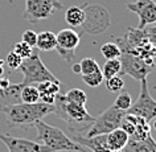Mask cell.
I'll use <instances>...</instances> for the list:
<instances>
[{
	"mask_svg": "<svg viewBox=\"0 0 156 152\" xmlns=\"http://www.w3.org/2000/svg\"><path fill=\"white\" fill-rule=\"evenodd\" d=\"M53 107V112L60 119L64 120L65 126L72 131L73 135L85 136L94 122V116L89 114L85 104L70 103L65 99V95L61 93L56 95Z\"/></svg>",
	"mask_w": 156,
	"mask_h": 152,
	"instance_id": "1",
	"label": "cell"
},
{
	"mask_svg": "<svg viewBox=\"0 0 156 152\" xmlns=\"http://www.w3.org/2000/svg\"><path fill=\"white\" fill-rule=\"evenodd\" d=\"M54 110L53 104L36 102V103H15L7 106L2 112L5 114V120L8 127L24 128L33 126L34 122L41 120L46 115L52 114Z\"/></svg>",
	"mask_w": 156,
	"mask_h": 152,
	"instance_id": "2",
	"label": "cell"
},
{
	"mask_svg": "<svg viewBox=\"0 0 156 152\" xmlns=\"http://www.w3.org/2000/svg\"><path fill=\"white\" fill-rule=\"evenodd\" d=\"M37 130V139L41 144L48 147L52 152L56 151H80L86 152V148L82 147L81 144L76 143L73 139H70L68 135L58 127H53L50 124L45 123L44 120H37L33 124Z\"/></svg>",
	"mask_w": 156,
	"mask_h": 152,
	"instance_id": "3",
	"label": "cell"
},
{
	"mask_svg": "<svg viewBox=\"0 0 156 152\" xmlns=\"http://www.w3.org/2000/svg\"><path fill=\"white\" fill-rule=\"evenodd\" d=\"M116 44L120 48V74H126V76H131L136 81H142L147 78V76L152 72L155 68L154 65H148L146 61L142 60L135 50L131 48L126 42L123 37L116 38Z\"/></svg>",
	"mask_w": 156,
	"mask_h": 152,
	"instance_id": "4",
	"label": "cell"
},
{
	"mask_svg": "<svg viewBox=\"0 0 156 152\" xmlns=\"http://www.w3.org/2000/svg\"><path fill=\"white\" fill-rule=\"evenodd\" d=\"M111 24L108 11L103 5L85 3V21L78 27L76 32L81 36L83 34H99L103 33Z\"/></svg>",
	"mask_w": 156,
	"mask_h": 152,
	"instance_id": "5",
	"label": "cell"
},
{
	"mask_svg": "<svg viewBox=\"0 0 156 152\" xmlns=\"http://www.w3.org/2000/svg\"><path fill=\"white\" fill-rule=\"evenodd\" d=\"M19 69H20V72L23 73V76H24V80H23V82L20 83L21 86L40 83V82H44V81H53V82L60 83V81H58L52 74V72L44 65V62L41 61L38 53L34 52V50L28 58L23 60Z\"/></svg>",
	"mask_w": 156,
	"mask_h": 152,
	"instance_id": "6",
	"label": "cell"
},
{
	"mask_svg": "<svg viewBox=\"0 0 156 152\" xmlns=\"http://www.w3.org/2000/svg\"><path fill=\"white\" fill-rule=\"evenodd\" d=\"M126 115V111H122L116 108L114 104L102 111L101 114L94 118L90 130L86 132L85 136H95V135H106L108 132L116 130L120 127L123 116Z\"/></svg>",
	"mask_w": 156,
	"mask_h": 152,
	"instance_id": "7",
	"label": "cell"
},
{
	"mask_svg": "<svg viewBox=\"0 0 156 152\" xmlns=\"http://www.w3.org/2000/svg\"><path fill=\"white\" fill-rule=\"evenodd\" d=\"M64 8L60 0H25V11L23 17L28 23L36 24L41 20H46Z\"/></svg>",
	"mask_w": 156,
	"mask_h": 152,
	"instance_id": "8",
	"label": "cell"
},
{
	"mask_svg": "<svg viewBox=\"0 0 156 152\" xmlns=\"http://www.w3.org/2000/svg\"><path fill=\"white\" fill-rule=\"evenodd\" d=\"M127 114H132L140 116L148 123L156 116V101L152 98L150 89H148L147 78L140 81V93L135 102H132L131 107L128 108Z\"/></svg>",
	"mask_w": 156,
	"mask_h": 152,
	"instance_id": "9",
	"label": "cell"
},
{
	"mask_svg": "<svg viewBox=\"0 0 156 152\" xmlns=\"http://www.w3.org/2000/svg\"><path fill=\"white\" fill-rule=\"evenodd\" d=\"M56 40H57L56 50L58 52V54L65 61H73L74 56H76L74 52H76V49L78 48L81 41V37L76 32V29L73 28L61 29L56 34Z\"/></svg>",
	"mask_w": 156,
	"mask_h": 152,
	"instance_id": "10",
	"label": "cell"
},
{
	"mask_svg": "<svg viewBox=\"0 0 156 152\" xmlns=\"http://www.w3.org/2000/svg\"><path fill=\"white\" fill-rule=\"evenodd\" d=\"M126 7L128 11L138 15L139 29L156 23V3L154 0H132Z\"/></svg>",
	"mask_w": 156,
	"mask_h": 152,
	"instance_id": "11",
	"label": "cell"
},
{
	"mask_svg": "<svg viewBox=\"0 0 156 152\" xmlns=\"http://www.w3.org/2000/svg\"><path fill=\"white\" fill-rule=\"evenodd\" d=\"M0 140L5 144L8 152H52L44 144L28 139L16 138L8 134H0Z\"/></svg>",
	"mask_w": 156,
	"mask_h": 152,
	"instance_id": "12",
	"label": "cell"
},
{
	"mask_svg": "<svg viewBox=\"0 0 156 152\" xmlns=\"http://www.w3.org/2000/svg\"><path fill=\"white\" fill-rule=\"evenodd\" d=\"M73 140L93 152H110V148L107 146V134L95 136L73 135Z\"/></svg>",
	"mask_w": 156,
	"mask_h": 152,
	"instance_id": "13",
	"label": "cell"
},
{
	"mask_svg": "<svg viewBox=\"0 0 156 152\" xmlns=\"http://www.w3.org/2000/svg\"><path fill=\"white\" fill-rule=\"evenodd\" d=\"M123 151L124 152H156V142L151 135L140 140L130 139Z\"/></svg>",
	"mask_w": 156,
	"mask_h": 152,
	"instance_id": "14",
	"label": "cell"
},
{
	"mask_svg": "<svg viewBox=\"0 0 156 152\" xmlns=\"http://www.w3.org/2000/svg\"><path fill=\"white\" fill-rule=\"evenodd\" d=\"M65 21L73 29H77L85 21V4L72 5L65 11Z\"/></svg>",
	"mask_w": 156,
	"mask_h": 152,
	"instance_id": "15",
	"label": "cell"
},
{
	"mask_svg": "<svg viewBox=\"0 0 156 152\" xmlns=\"http://www.w3.org/2000/svg\"><path fill=\"white\" fill-rule=\"evenodd\" d=\"M128 140H130V136L120 127L107 134V146L110 148V151L111 150H124Z\"/></svg>",
	"mask_w": 156,
	"mask_h": 152,
	"instance_id": "16",
	"label": "cell"
},
{
	"mask_svg": "<svg viewBox=\"0 0 156 152\" xmlns=\"http://www.w3.org/2000/svg\"><path fill=\"white\" fill-rule=\"evenodd\" d=\"M127 29L128 30H127L126 36H123V38L132 49L140 48V46L148 44L144 29H139V28H127Z\"/></svg>",
	"mask_w": 156,
	"mask_h": 152,
	"instance_id": "17",
	"label": "cell"
},
{
	"mask_svg": "<svg viewBox=\"0 0 156 152\" xmlns=\"http://www.w3.org/2000/svg\"><path fill=\"white\" fill-rule=\"evenodd\" d=\"M57 45V40H56V34L50 30H44V32L37 34V41H36V46L38 50L42 52H50L54 50Z\"/></svg>",
	"mask_w": 156,
	"mask_h": 152,
	"instance_id": "18",
	"label": "cell"
},
{
	"mask_svg": "<svg viewBox=\"0 0 156 152\" xmlns=\"http://www.w3.org/2000/svg\"><path fill=\"white\" fill-rule=\"evenodd\" d=\"M20 101L23 103H36V102H40V93H38L37 87L33 86V85H25V86H21Z\"/></svg>",
	"mask_w": 156,
	"mask_h": 152,
	"instance_id": "19",
	"label": "cell"
},
{
	"mask_svg": "<svg viewBox=\"0 0 156 152\" xmlns=\"http://www.w3.org/2000/svg\"><path fill=\"white\" fill-rule=\"evenodd\" d=\"M120 68H122V65H120V60L119 58H114V60H107L105 62L103 68H102V74H103V78L107 80V78H111V77L114 76H118L120 73Z\"/></svg>",
	"mask_w": 156,
	"mask_h": 152,
	"instance_id": "20",
	"label": "cell"
},
{
	"mask_svg": "<svg viewBox=\"0 0 156 152\" xmlns=\"http://www.w3.org/2000/svg\"><path fill=\"white\" fill-rule=\"evenodd\" d=\"M37 90L40 93V98L46 95H57L60 93V83L53 82V81H44V82L37 83Z\"/></svg>",
	"mask_w": 156,
	"mask_h": 152,
	"instance_id": "21",
	"label": "cell"
},
{
	"mask_svg": "<svg viewBox=\"0 0 156 152\" xmlns=\"http://www.w3.org/2000/svg\"><path fill=\"white\" fill-rule=\"evenodd\" d=\"M65 95V99L70 103H76V104H86L87 102V95L82 89H70V90L66 93Z\"/></svg>",
	"mask_w": 156,
	"mask_h": 152,
	"instance_id": "22",
	"label": "cell"
},
{
	"mask_svg": "<svg viewBox=\"0 0 156 152\" xmlns=\"http://www.w3.org/2000/svg\"><path fill=\"white\" fill-rule=\"evenodd\" d=\"M101 53L106 60H114L120 57V48L116 42H106L101 46Z\"/></svg>",
	"mask_w": 156,
	"mask_h": 152,
	"instance_id": "23",
	"label": "cell"
},
{
	"mask_svg": "<svg viewBox=\"0 0 156 152\" xmlns=\"http://www.w3.org/2000/svg\"><path fill=\"white\" fill-rule=\"evenodd\" d=\"M131 104H132V98L127 91H120L114 102V106L116 108H119V110H122V111H126V112L128 111V108L131 107Z\"/></svg>",
	"mask_w": 156,
	"mask_h": 152,
	"instance_id": "24",
	"label": "cell"
},
{
	"mask_svg": "<svg viewBox=\"0 0 156 152\" xmlns=\"http://www.w3.org/2000/svg\"><path fill=\"white\" fill-rule=\"evenodd\" d=\"M80 68H81V76H83V74H90V73L101 70L99 65L97 64V61L93 57L83 58V60L80 62Z\"/></svg>",
	"mask_w": 156,
	"mask_h": 152,
	"instance_id": "25",
	"label": "cell"
},
{
	"mask_svg": "<svg viewBox=\"0 0 156 152\" xmlns=\"http://www.w3.org/2000/svg\"><path fill=\"white\" fill-rule=\"evenodd\" d=\"M82 80L83 82L87 85V86L90 87H98L102 85L103 82V74L101 70H98V72H94V73H90V74H83L82 76Z\"/></svg>",
	"mask_w": 156,
	"mask_h": 152,
	"instance_id": "26",
	"label": "cell"
},
{
	"mask_svg": "<svg viewBox=\"0 0 156 152\" xmlns=\"http://www.w3.org/2000/svg\"><path fill=\"white\" fill-rule=\"evenodd\" d=\"M12 52H15L17 56H20L23 60H25V58H28L30 54L33 53V48L29 46L28 44H25L24 41H19V42L15 44Z\"/></svg>",
	"mask_w": 156,
	"mask_h": 152,
	"instance_id": "27",
	"label": "cell"
},
{
	"mask_svg": "<svg viewBox=\"0 0 156 152\" xmlns=\"http://www.w3.org/2000/svg\"><path fill=\"white\" fill-rule=\"evenodd\" d=\"M106 87L112 93H118V91H122V89L124 87V82L119 76H114L111 78L106 80Z\"/></svg>",
	"mask_w": 156,
	"mask_h": 152,
	"instance_id": "28",
	"label": "cell"
},
{
	"mask_svg": "<svg viewBox=\"0 0 156 152\" xmlns=\"http://www.w3.org/2000/svg\"><path fill=\"white\" fill-rule=\"evenodd\" d=\"M21 62H23V58L20 56H17L15 52L8 53V56L5 58V64L8 65L9 69H19L21 65Z\"/></svg>",
	"mask_w": 156,
	"mask_h": 152,
	"instance_id": "29",
	"label": "cell"
},
{
	"mask_svg": "<svg viewBox=\"0 0 156 152\" xmlns=\"http://www.w3.org/2000/svg\"><path fill=\"white\" fill-rule=\"evenodd\" d=\"M21 41H24L25 44H28L29 46L34 48V46H36V41H37V33L32 29L25 30L21 36Z\"/></svg>",
	"mask_w": 156,
	"mask_h": 152,
	"instance_id": "30",
	"label": "cell"
},
{
	"mask_svg": "<svg viewBox=\"0 0 156 152\" xmlns=\"http://www.w3.org/2000/svg\"><path fill=\"white\" fill-rule=\"evenodd\" d=\"M144 32H146L147 40L150 44H152L154 46H156V25H147L146 28H143Z\"/></svg>",
	"mask_w": 156,
	"mask_h": 152,
	"instance_id": "31",
	"label": "cell"
},
{
	"mask_svg": "<svg viewBox=\"0 0 156 152\" xmlns=\"http://www.w3.org/2000/svg\"><path fill=\"white\" fill-rule=\"evenodd\" d=\"M73 72L76 73V74H81V68H80V64L73 65Z\"/></svg>",
	"mask_w": 156,
	"mask_h": 152,
	"instance_id": "32",
	"label": "cell"
},
{
	"mask_svg": "<svg viewBox=\"0 0 156 152\" xmlns=\"http://www.w3.org/2000/svg\"><path fill=\"white\" fill-rule=\"evenodd\" d=\"M150 124H151V127H154V130H156V116H155V118L151 120Z\"/></svg>",
	"mask_w": 156,
	"mask_h": 152,
	"instance_id": "33",
	"label": "cell"
},
{
	"mask_svg": "<svg viewBox=\"0 0 156 152\" xmlns=\"http://www.w3.org/2000/svg\"><path fill=\"white\" fill-rule=\"evenodd\" d=\"M110 152H124L123 150H111Z\"/></svg>",
	"mask_w": 156,
	"mask_h": 152,
	"instance_id": "34",
	"label": "cell"
},
{
	"mask_svg": "<svg viewBox=\"0 0 156 152\" xmlns=\"http://www.w3.org/2000/svg\"><path fill=\"white\" fill-rule=\"evenodd\" d=\"M3 62H4V61H3V60H0V66H2V65H3Z\"/></svg>",
	"mask_w": 156,
	"mask_h": 152,
	"instance_id": "35",
	"label": "cell"
}]
</instances>
